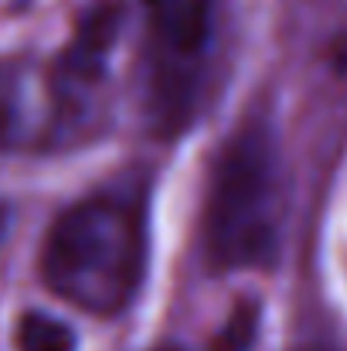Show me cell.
I'll list each match as a JSON object with an SVG mask.
<instances>
[{"mask_svg": "<svg viewBox=\"0 0 347 351\" xmlns=\"http://www.w3.org/2000/svg\"><path fill=\"white\" fill-rule=\"evenodd\" d=\"M146 256V195L119 184L68 205L51 222L41 245V280L72 307L113 317L133 304Z\"/></svg>", "mask_w": 347, "mask_h": 351, "instance_id": "1", "label": "cell"}, {"mask_svg": "<svg viewBox=\"0 0 347 351\" xmlns=\"http://www.w3.org/2000/svg\"><path fill=\"white\" fill-rule=\"evenodd\" d=\"M286 178L276 133L245 119L218 147L201 205V245L215 269L269 266L279 249Z\"/></svg>", "mask_w": 347, "mask_h": 351, "instance_id": "2", "label": "cell"}, {"mask_svg": "<svg viewBox=\"0 0 347 351\" xmlns=\"http://www.w3.org/2000/svg\"><path fill=\"white\" fill-rule=\"evenodd\" d=\"M218 34V0H146V117L177 133L201 110Z\"/></svg>", "mask_w": 347, "mask_h": 351, "instance_id": "3", "label": "cell"}, {"mask_svg": "<svg viewBox=\"0 0 347 351\" xmlns=\"http://www.w3.org/2000/svg\"><path fill=\"white\" fill-rule=\"evenodd\" d=\"M119 31H123L119 3H96L92 10H86L79 17V27H75L72 41L55 58V65L48 69L68 130L86 126L92 119L96 96H99V86L106 79Z\"/></svg>", "mask_w": 347, "mask_h": 351, "instance_id": "4", "label": "cell"}, {"mask_svg": "<svg viewBox=\"0 0 347 351\" xmlns=\"http://www.w3.org/2000/svg\"><path fill=\"white\" fill-rule=\"evenodd\" d=\"M55 133H68V123L51 75L21 58H0V150L48 143Z\"/></svg>", "mask_w": 347, "mask_h": 351, "instance_id": "5", "label": "cell"}, {"mask_svg": "<svg viewBox=\"0 0 347 351\" xmlns=\"http://www.w3.org/2000/svg\"><path fill=\"white\" fill-rule=\"evenodd\" d=\"M17 351H75V331L48 314H24L14 331Z\"/></svg>", "mask_w": 347, "mask_h": 351, "instance_id": "6", "label": "cell"}, {"mask_svg": "<svg viewBox=\"0 0 347 351\" xmlns=\"http://www.w3.org/2000/svg\"><path fill=\"white\" fill-rule=\"evenodd\" d=\"M255 331H259V307L255 304H245V307H238L231 314L229 324L218 331L211 351H245L255 341Z\"/></svg>", "mask_w": 347, "mask_h": 351, "instance_id": "7", "label": "cell"}, {"mask_svg": "<svg viewBox=\"0 0 347 351\" xmlns=\"http://www.w3.org/2000/svg\"><path fill=\"white\" fill-rule=\"evenodd\" d=\"M334 62H337V69H347V38L337 41V48H334Z\"/></svg>", "mask_w": 347, "mask_h": 351, "instance_id": "8", "label": "cell"}, {"mask_svg": "<svg viewBox=\"0 0 347 351\" xmlns=\"http://www.w3.org/2000/svg\"><path fill=\"white\" fill-rule=\"evenodd\" d=\"M7 222H10V215H7V205L0 202V239H3V232H7Z\"/></svg>", "mask_w": 347, "mask_h": 351, "instance_id": "9", "label": "cell"}, {"mask_svg": "<svg viewBox=\"0 0 347 351\" xmlns=\"http://www.w3.org/2000/svg\"><path fill=\"white\" fill-rule=\"evenodd\" d=\"M300 351H334V348H324V345H310V348H300Z\"/></svg>", "mask_w": 347, "mask_h": 351, "instance_id": "10", "label": "cell"}]
</instances>
